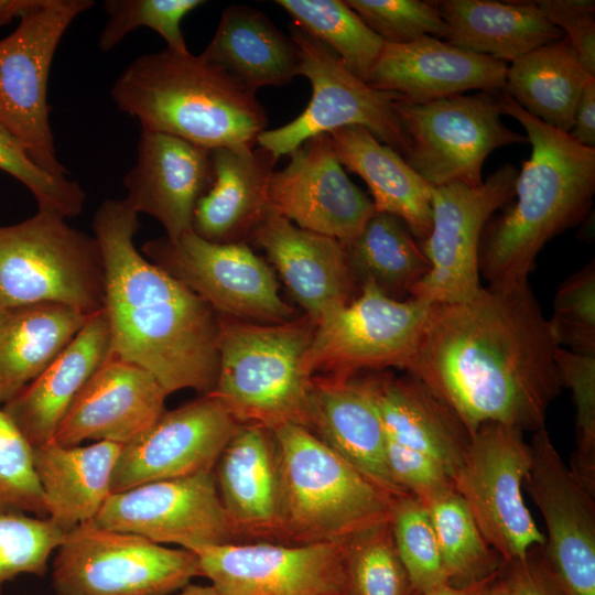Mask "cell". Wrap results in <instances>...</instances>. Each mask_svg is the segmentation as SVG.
I'll list each match as a JSON object with an SVG mask.
<instances>
[{"label":"cell","instance_id":"1","mask_svg":"<svg viewBox=\"0 0 595 595\" xmlns=\"http://www.w3.org/2000/svg\"><path fill=\"white\" fill-rule=\"evenodd\" d=\"M556 347L528 281L488 285L466 302L431 304L405 370L470 435L489 422L536 432L562 388Z\"/></svg>","mask_w":595,"mask_h":595},{"label":"cell","instance_id":"2","mask_svg":"<svg viewBox=\"0 0 595 595\" xmlns=\"http://www.w3.org/2000/svg\"><path fill=\"white\" fill-rule=\"evenodd\" d=\"M139 227V215L122 198L105 199L93 218L105 263L111 355L148 370L167 394H208L218 374L220 315L137 250Z\"/></svg>","mask_w":595,"mask_h":595},{"label":"cell","instance_id":"3","mask_svg":"<svg viewBox=\"0 0 595 595\" xmlns=\"http://www.w3.org/2000/svg\"><path fill=\"white\" fill-rule=\"evenodd\" d=\"M498 99L523 127L531 155L518 172L513 199L482 235L479 272L488 285L528 281L544 245L584 219L595 193V148L531 116L504 90Z\"/></svg>","mask_w":595,"mask_h":595},{"label":"cell","instance_id":"4","mask_svg":"<svg viewBox=\"0 0 595 595\" xmlns=\"http://www.w3.org/2000/svg\"><path fill=\"white\" fill-rule=\"evenodd\" d=\"M110 95L142 129L213 150L252 149L268 126L256 93L202 55L164 48L137 57Z\"/></svg>","mask_w":595,"mask_h":595},{"label":"cell","instance_id":"5","mask_svg":"<svg viewBox=\"0 0 595 595\" xmlns=\"http://www.w3.org/2000/svg\"><path fill=\"white\" fill-rule=\"evenodd\" d=\"M279 465L281 536L290 544L342 542L389 521V495L309 429L283 424L272 430Z\"/></svg>","mask_w":595,"mask_h":595},{"label":"cell","instance_id":"6","mask_svg":"<svg viewBox=\"0 0 595 595\" xmlns=\"http://www.w3.org/2000/svg\"><path fill=\"white\" fill-rule=\"evenodd\" d=\"M315 325L306 314L279 324L220 315L218 374L210 394L239 424L307 429L312 377L303 371L302 359Z\"/></svg>","mask_w":595,"mask_h":595},{"label":"cell","instance_id":"7","mask_svg":"<svg viewBox=\"0 0 595 595\" xmlns=\"http://www.w3.org/2000/svg\"><path fill=\"white\" fill-rule=\"evenodd\" d=\"M106 272L95 236L56 213L0 226V307L52 302L91 315L105 306Z\"/></svg>","mask_w":595,"mask_h":595},{"label":"cell","instance_id":"8","mask_svg":"<svg viewBox=\"0 0 595 595\" xmlns=\"http://www.w3.org/2000/svg\"><path fill=\"white\" fill-rule=\"evenodd\" d=\"M199 575L196 554L93 522L67 532L56 550V595H171Z\"/></svg>","mask_w":595,"mask_h":595},{"label":"cell","instance_id":"9","mask_svg":"<svg viewBox=\"0 0 595 595\" xmlns=\"http://www.w3.org/2000/svg\"><path fill=\"white\" fill-rule=\"evenodd\" d=\"M91 0H43L0 40V123L31 160L56 177L68 176L57 158L50 123L47 84L57 46Z\"/></svg>","mask_w":595,"mask_h":595},{"label":"cell","instance_id":"10","mask_svg":"<svg viewBox=\"0 0 595 595\" xmlns=\"http://www.w3.org/2000/svg\"><path fill=\"white\" fill-rule=\"evenodd\" d=\"M393 109L408 139L402 158L433 187L479 186L494 150L528 142L502 122L498 94H461L424 104L400 98Z\"/></svg>","mask_w":595,"mask_h":595},{"label":"cell","instance_id":"11","mask_svg":"<svg viewBox=\"0 0 595 595\" xmlns=\"http://www.w3.org/2000/svg\"><path fill=\"white\" fill-rule=\"evenodd\" d=\"M530 462L521 430L489 422L470 435L453 477L484 539L505 562L523 559L545 542L523 497Z\"/></svg>","mask_w":595,"mask_h":595},{"label":"cell","instance_id":"12","mask_svg":"<svg viewBox=\"0 0 595 595\" xmlns=\"http://www.w3.org/2000/svg\"><path fill=\"white\" fill-rule=\"evenodd\" d=\"M291 39L299 52L298 76L310 80L312 97L295 119L262 131L257 144L280 158L318 134L360 126L403 156L408 139L393 109L394 101L402 97L369 86L353 74L333 51L294 24Z\"/></svg>","mask_w":595,"mask_h":595},{"label":"cell","instance_id":"13","mask_svg":"<svg viewBox=\"0 0 595 595\" xmlns=\"http://www.w3.org/2000/svg\"><path fill=\"white\" fill-rule=\"evenodd\" d=\"M430 306L415 298L394 300L364 282L358 298L316 323L303 371L347 378L363 369H407Z\"/></svg>","mask_w":595,"mask_h":595},{"label":"cell","instance_id":"14","mask_svg":"<svg viewBox=\"0 0 595 595\" xmlns=\"http://www.w3.org/2000/svg\"><path fill=\"white\" fill-rule=\"evenodd\" d=\"M517 167L507 163L479 186L454 183L433 187L432 227L420 244L430 270L410 298L430 304L472 300L482 289L479 245L485 226L515 196Z\"/></svg>","mask_w":595,"mask_h":595},{"label":"cell","instance_id":"15","mask_svg":"<svg viewBox=\"0 0 595 595\" xmlns=\"http://www.w3.org/2000/svg\"><path fill=\"white\" fill-rule=\"evenodd\" d=\"M142 252L221 316L261 324L293 320L273 271L246 242H210L191 230L175 240L147 241Z\"/></svg>","mask_w":595,"mask_h":595},{"label":"cell","instance_id":"16","mask_svg":"<svg viewBox=\"0 0 595 595\" xmlns=\"http://www.w3.org/2000/svg\"><path fill=\"white\" fill-rule=\"evenodd\" d=\"M91 522L188 550L239 539L223 506L214 470L112 493Z\"/></svg>","mask_w":595,"mask_h":595},{"label":"cell","instance_id":"17","mask_svg":"<svg viewBox=\"0 0 595 595\" xmlns=\"http://www.w3.org/2000/svg\"><path fill=\"white\" fill-rule=\"evenodd\" d=\"M526 488L542 515V552L570 595H595V494L565 464L548 430L534 432Z\"/></svg>","mask_w":595,"mask_h":595},{"label":"cell","instance_id":"18","mask_svg":"<svg viewBox=\"0 0 595 595\" xmlns=\"http://www.w3.org/2000/svg\"><path fill=\"white\" fill-rule=\"evenodd\" d=\"M219 595H344L342 542L225 543L190 549Z\"/></svg>","mask_w":595,"mask_h":595},{"label":"cell","instance_id":"19","mask_svg":"<svg viewBox=\"0 0 595 595\" xmlns=\"http://www.w3.org/2000/svg\"><path fill=\"white\" fill-rule=\"evenodd\" d=\"M239 423L213 394L163 414L121 446L111 491L213 472Z\"/></svg>","mask_w":595,"mask_h":595},{"label":"cell","instance_id":"20","mask_svg":"<svg viewBox=\"0 0 595 595\" xmlns=\"http://www.w3.org/2000/svg\"><path fill=\"white\" fill-rule=\"evenodd\" d=\"M289 155V163L270 178L271 209L300 228L347 245L376 208L348 178L329 134L307 139Z\"/></svg>","mask_w":595,"mask_h":595},{"label":"cell","instance_id":"21","mask_svg":"<svg viewBox=\"0 0 595 595\" xmlns=\"http://www.w3.org/2000/svg\"><path fill=\"white\" fill-rule=\"evenodd\" d=\"M212 181V150L178 137L142 129L137 162L123 177L125 203L147 214L175 240L192 230L198 198Z\"/></svg>","mask_w":595,"mask_h":595},{"label":"cell","instance_id":"22","mask_svg":"<svg viewBox=\"0 0 595 595\" xmlns=\"http://www.w3.org/2000/svg\"><path fill=\"white\" fill-rule=\"evenodd\" d=\"M167 392L148 370L110 356L89 378L61 422L54 441L125 445L165 411Z\"/></svg>","mask_w":595,"mask_h":595},{"label":"cell","instance_id":"23","mask_svg":"<svg viewBox=\"0 0 595 595\" xmlns=\"http://www.w3.org/2000/svg\"><path fill=\"white\" fill-rule=\"evenodd\" d=\"M508 65L432 36L407 44L385 43L365 82L413 104L430 102L468 90L499 94Z\"/></svg>","mask_w":595,"mask_h":595},{"label":"cell","instance_id":"24","mask_svg":"<svg viewBox=\"0 0 595 595\" xmlns=\"http://www.w3.org/2000/svg\"><path fill=\"white\" fill-rule=\"evenodd\" d=\"M250 239L264 250L292 296L315 324L354 300L358 284L338 240L300 228L272 209Z\"/></svg>","mask_w":595,"mask_h":595},{"label":"cell","instance_id":"25","mask_svg":"<svg viewBox=\"0 0 595 595\" xmlns=\"http://www.w3.org/2000/svg\"><path fill=\"white\" fill-rule=\"evenodd\" d=\"M307 429L389 495H409L389 470L387 435L363 378L313 376Z\"/></svg>","mask_w":595,"mask_h":595},{"label":"cell","instance_id":"26","mask_svg":"<svg viewBox=\"0 0 595 595\" xmlns=\"http://www.w3.org/2000/svg\"><path fill=\"white\" fill-rule=\"evenodd\" d=\"M225 511L240 537L280 539L278 452L271 430L241 423L214 467Z\"/></svg>","mask_w":595,"mask_h":595},{"label":"cell","instance_id":"27","mask_svg":"<svg viewBox=\"0 0 595 595\" xmlns=\"http://www.w3.org/2000/svg\"><path fill=\"white\" fill-rule=\"evenodd\" d=\"M111 356L105 309L91 314L72 342L3 411L32 446L52 441L72 403Z\"/></svg>","mask_w":595,"mask_h":595},{"label":"cell","instance_id":"28","mask_svg":"<svg viewBox=\"0 0 595 595\" xmlns=\"http://www.w3.org/2000/svg\"><path fill=\"white\" fill-rule=\"evenodd\" d=\"M269 150H212V181L198 198L192 231L216 244L245 242L271 210L269 183L277 161Z\"/></svg>","mask_w":595,"mask_h":595},{"label":"cell","instance_id":"29","mask_svg":"<svg viewBox=\"0 0 595 595\" xmlns=\"http://www.w3.org/2000/svg\"><path fill=\"white\" fill-rule=\"evenodd\" d=\"M363 381L387 439L429 455L453 478L470 439L456 414L410 375L397 378L385 372Z\"/></svg>","mask_w":595,"mask_h":595},{"label":"cell","instance_id":"30","mask_svg":"<svg viewBox=\"0 0 595 595\" xmlns=\"http://www.w3.org/2000/svg\"><path fill=\"white\" fill-rule=\"evenodd\" d=\"M121 445L95 442L64 446L54 440L33 446L34 468L47 518L65 533L91 522L112 494Z\"/></svg>","mask_w":595,"mask_h":595},{"label":"cell","instance_id":"31","mask_svg":"<svg viewBox=\"0 0 595 595\" xmlns=\"http://www.w3.org/2000/svg\"><path fill=\"white\" fill-rule=\"evenodd\" d=\"M328 134L340 164L367 184L376 210L403 219L422 244L432 227L433 186L364 127L348 126Z\"/></svg>","mask_w":595,"mask_h":595},{"label":"cell","instance_id":"32","mask_svg":"<svg viewBox=\"0 0 595 595\" xmlns=\"http://www.w3.org/2000/svg\"><path fill=\"white\" fill-rule=\"evenodd\" d=\"M437 7L447 42L506 63L564 35L534 1L441 0Z\"/></svg>","mask_w":595,"mask_h":595},{"label":"cell","instance_id":"33","mask_svg":"<svg viewBox=\"0 0 595 595\" xmlns=\"http://www.w3.org/2000/svg\"><path fill=\"white\" fill-rule=\"evenodd\" d=\"M90 315L52 302L0 307V403L34 380Z\"/></svg>","mask_w":595,"mask_h":595},{"label":"cell","instance_id":"34","mask_svg":"<svg viewBox=\"0 0 595 595\" xmlns=\"http://www.w3.org/2000/svg\"><path fill=\"white\" fill-rule=\"evenodd\" d=\"M257 91L282 86L298 76L295 43L262 12L248 6L227 7L212 41L201 54Z\"/></svg>","mask_w":595,"mask_h":595},{"label":"cell","instance_id":"35","mask_svg":"<svg viewBox=\"0 0 595 595\" xmlns=\"http://www.w3.org/2000/svg\"><path fill=\"white\" fill-rule=\"evenodd\" d=\"M592 78L595 76L562 39L511 62L504 91L531 116L569 133L581 95Z\"/></svg>","mask_w":595,"mask_h":595},{"label":"cell","instance_id":"36","mask_svg":"<svg viewBox=\"0 0 595 595\" xmlns=\"http://www.w3.org/2000/svg\"><path fill=\"white\" fill-rule=\"evenodd\" d=\"M344 249L356 283L372 282L394 300L410 295L430 270L428 258L404 220L383 212L376 210Z\"/></svg>","mask_w":595,"mask_h":595},{"label":"cell","instance_id":"37","mask_svg":"<svg viewBox=\"0 0 595 595\" xmlns=\"http://www.w3.org/2000/svg\"><path fill=\"white\" fill-rule=\"evenodd\" d=\"M422 505L429 512L450 585L466 587L500 571L505 561L486 542L455 488Z\"/></svg>","mask_w":595,"mask_h":595},{"label":"cell","instance_id":"38","mask_svg":"<svg viewBox=\"0 0 595 595\" xmlns=\"http://www.w3.org/2000/svg\"><path fill=\"white\" fill-rule=\"evenodd\" d=\"M294 25L333 51L340 62L365 80L385 42L371 31L345 1L277 0Z\"/></svg>","mask_w":595,"mask_h":595},{"label":"cell","instance_id":"39","mask_svg":"<svg viewBox=\"0 0 595 595\" xmlns=\"http://www.w3.org/2000/svg\"><path fill=\"white\" fill-rule=\"evenodd\" d=\"M344 595H414L390 520L342 541Z\"/></svg>","mask_w":595,"mask_h":595},{"label":"cell","instance_id":"40","mask_svg":"<svg viewBox=\"0 0 595 595\" xmlns=\"http://www.w3.org/2000/svg\"><path fill=\"white\" fill-rule=\"evenodd\" d=\"M390 526L414 595H425L448 584L426 508L411 495L399 497L392 508Z\"/></svg>","mask_w":595,"mask_h":595},{"label":"cell","instance_id":"41","mask_svg":"<svg viewBox=\"0 0 595 595\" xmlns=\"http://www.w3.org/2000/svg\"><path fill=\"white\" fill-rule=\"evenodd\" d=\"M204 3L201 0H107L104 3L107 22L100 32L98 47L101 52H110L133 30L149 28L165 41L166 48L187 53L181 23Z\"/></svg>","mask_w":595,"mask_h":595},{"label":"cell","instance_id":"42","mask_svg":"<svg viewBox=\"0 0 595 595\" xmlns=\"http://www.w3.org/2000/svg\"><path fill=\"white\" fill-rule=\"evenodd\" d=\"M554 359L561 386L571 391L575 407L576 448L569 466L595 494V356L556 347Z\"/></svg>","mask_w":595,"mask_h":595},{"label":"cell","instance_id":"43","mask_svg":"<svg viewBox=\"0 0 595 595\" xmlns=\"http://www.w3.org/2000/svg\"><path fill=\"white\" fill-rule=\"evenodd\" d=\"M65 534L48 518L0 513V595L4 584L19 575L43 576Z\"/></svg>","mask_w":595,"mask_h":595},{"label":"cell","instance_id":"44","mask_svg":"<svg viewBox=\"0 0 595 595\" xmlns=\"http://www.w3.org/2000/svg\"><path fill=\"white\" fill-rule=\"evenodd\" d=\"M10 512L47 518L33 446L0 408V513Z\"/></svg>","mask_w":595,"mask_h":595},{"label":"cell","instance_id":"45","mask_svg":"<svg viewBox=\"0 0 595 595\" xmlns=\"http://www.w3.org/2000/svg\"><path fill=\"white\" fill-rule=\"evenodd\" d=\"M548 322L558 347L595 356L594 260L562 282Z\"/></svg>","mask_w":595,"mask_h":595},{"label":"cell","instance_id":"46","mask_svg":"<svg viewBox=\"0 0 595 595\" xmlns=\"http://www.w3.org/2000/svg\"><path fill=\"white\" fill-rule=\"evenodd\" d=\"M345 3L385 43L407 44L424 36H447L437 1L346 0Z\"/></svg>","mask_w":595,"mask_h":595},{"label":"cell","instance_id":"47","mask_svg":"<svg viewBox=\"0 0 595 595\" xmlns=\"http://www.w3.org/2000/svg\"><path fill=\"white\" fill-rule=\"evenodd\" d=\"M0 170L22 183L35 198L39 209L65 218L84 209L86 194L77 181L53 176L39 167L19 142L0 123Z\"/></svg>","mask_w":595,"mask_h":595},{"label":"cell","instance_id":"48","mask_svg":"<svg viewBox=\"0 0 595 595\" xmlns=\"http://www.w3.org/2000/svg\"><path fill=\"white\" fill-rule=\"evenodd\" d=\"M387 462L394 482L421 504L454 488L452 476L437 461L389 439Z\"/></svg>","mask_w":595,"mask_h":595},{"label":"cell","instance_id":"49","mask_svg":"<svg viewBox=\"0 0 595 595\" xmlns=\"http://www.w3.org/2000/svg\"><path fill=\"white\" fill-rule=\"evenodd\" d=\"M545 18L560 29L580 64L595 76V2L593 0H538Z\"/></svg>","mask_w":595,"mask_h":595},{"label":"cell","instance_id":"50","mask_svg":"<svg viewBox=\"0 0 595 595\" xmlns=\"http://www.w3.org/2000/svg\"><path fill=\"white\" fill-rule=\"evenodd\" d=\"M500 576L510 595H570L545 560L542 547L532 548L523 559L505 562Z\"/></svg>","mask_w":595,"mask_h":595},{"label":"cell","instance_id":"51","mask_svg":"<svg viewBox=\"0 0 595 595\" xmlns=\"http://www.w3.org/2000/svg\"><path fill=\"white\" fill-rule=\"evenodd\" d=\"M569 133L577 143L595 148V78L584 87Z\"/></svg>","mask_w":595,"mask_h":595},{"label":"cell","instance_id":"52","mask_svg":"<svg viewBox=\"0 0 595 595\" xmlns=\"http://www.w3.org/2000/svg\"><path fill=\"white\" fill-rule=\"evenodd\" d=\"M43 0H0V25L21 19L42 4Z\"/></svg>","mask_w":595,"mask_h":595},{"label":"cell","instance_id":"53","mask_svg":"<svg viewBox=\"0 0 595 595\" xmlns=\"http://www.w3.org/2000/svg\"><path fill=\"white\" fill-rule=\"evenodd\" d=\"M499 573L500 571L489 576L488 578H485L478 583H475L466 587H454L450 584H444L425 595H477L489 583H491L499 575Z\"/></svg>","mask_w":595,"mask_h":595},{"label":"cell","instance_id":"54","mask_svg":"<svg viewBox=\"0 0 595 595\" xmlns=\"http://www.w3.org/2000/svg\"><path fill=\"white\" fill-rule=\"evenodd\" d=\"M171 595H219L212 585L187 584L182 589Z\"/></svg>","mask_w":595,"mask_h":595},{"label":"cell","instance_id":"55","mask_svg":"<svg viewBox=\"0 0 595 595\" xmlns=\"http://www.w3.org/2000/svg\"><path fill=\"white\" fill-rule=\"evenodd\" d=\"M501 571V570H500ZM477 595H510L507 584L499 575Z\"/></svg>","mask_w":595,"mask_h":595}]
</instances>
